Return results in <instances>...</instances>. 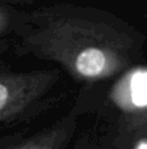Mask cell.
Returning a JSON list of instances; mask_svg holds the SVG:
<instances>
[{"label":"cell","mask_w":147,"mask_h":149,"mask_svg":"<svg viewBox=\"0 0 147 149\" xmlns=\"http://www.w3.org/2000/svg\"><path fill=\"white\" fill-rule=\"evenodd\" d=\"M59 80V72H0V124L9 123L33 111Z\"/></svg>","instance_id":"2"},{"label":"cell","mask_w":147,"mask_h":149,"mask_svg":"<svg viewBox=\"0 0 147 149\" xmlns=\"http://www.w3.org/2000/svg\"><path fill=\"white\" fill-rule=\"evenodd\" d=\"M23 3H0V51L9 36H17L25 9Z\"/></svg>","instance_id":"4"},{"label":"cell","mask_w":147,"mask_h":149,"mask_svg":"<svg viewBox=\"0 0 147 149\" xmlns=\"http://www.w3.org/2000/svg\"><path fill=\"white\" fill-rule=\"evenodd\" d=\"M16 37L21 51L57 63L80 81L121 73L142 45L137 30L116 15L70 3L25 9Z\"/></svg>","instance_id":"1"},{"label":"cell","mask_w":147,"mask_h":149,"mask_svg":"<svg viewBox=\"0 0 147 149\" xmlns=\"http://www.w3.org/2000/svg\"><path fill=\"white\" fill-rule=\"evenodd\" d=\"M76 149H87V148H85V145H77V148H76Z\"/></svg>","instance_id":"6"},{"label":"cell","mask_w":147,"mask_h":149,"mask_svg":"<svg viewBox=\"0 0 147 149\" xmlns=\"http://www.w3.org/2000/svg\"><path fill=\"white\" fill-rule=\"evenodd\" d=\"M122 132L126 137L147 136V106L129 114L122 123Z\"/></svg>","instance_id":"5"},{"label":"cell","mask_w":147,"mask_h":149,"mask_svg":"<svg viewBox=\"0 0 147 149\" xmlns=\"http://www.w3.org/2000/svg\"><path fill=\"white\" fill-rule=\"evenodd\" d=\"M77 128V116L70 113L51 127L44 128L4 149H64Z\"/></svg>","instance_id":"3"}]
</instances>
